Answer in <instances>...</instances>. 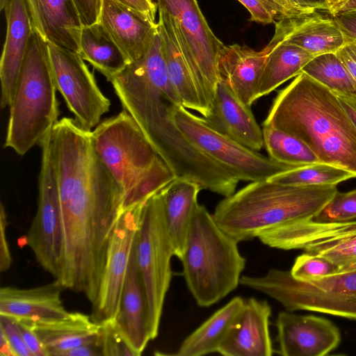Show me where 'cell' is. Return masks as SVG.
<instances>
[{
  "instance_id": "19",
  "label": "cell",
  "mask_w": 356,
  "mask_h": 356,
  "mask_svg": "<svg viewBox=\"0 0 356 356\" xmlns=\"http://www.w3.org/2000/svg\"><path fill=\"white\" fill-rule=\"evenodd\" d=\"M6 40L0 61L1 108L10 106L34 31L26 0H12L4 10Z\"/></svg>"
},
{
  "instance_id": "38",
  "label": "cell",
  "mask_w": 356,
  "mask_h": 356,
  "mask_svg": "<svg viewBox=\"0 0 356 356\" xmlns=\"http://www.w3.org/2000/svg\"><path fill=\"white\" fill-rule=\"evenodd\" d=\"M0 331L8 339L16 356H33L26 345L16 321L14 318L0 315Z\"/></svg>"
},
{
  "instance_id": "15",
  "label": "cell",
  "mask_w": 356,
  "mask_h": 356,
  "mask_svg": "<svg viewBox=\"0 0 356 356\" xmlns=\"http://www.w3.org/2000/svg\"><path fill=\"white\" fill-rule=\"evenodd\" d=\"M286 40L284 26L277 21L274 35L260 51L246 45H223L218 58L220 79L245 104L251 106L257 99L259 80L267 58L273 49Z\"/></svg>"
},
{
  "instance_id": "25",
  "label": "cell",
  "mask_w": 356,
  "mask_h": 356,
  "mask_svg": "<svg viewBox=\"0 0 356 356\" xmlns=\"http://www.w3.org/2000/svg\"><path fill=\"white\" fill-rule=\"evenodd\" d=\"M29 322L48 356H63L76 346L95 341L100 327L92 316L81 312H69L52 321Z\"/></svg>"
},
{
  "instance_id": "7",
  "label": "cell",
  "mask_w": 356,
  "mask_h": 356,
  "mask_svg": "<svg viewBox=\"0 0 356 356\" xmlns=\"http://www.w3.org/2000/svg\"><path fill=\"white\" fill-rule=\"evenodd\" d=\"M240 284L270 296L287 311L356 320V270L300 280L290 271L270 268L263 276L242 275Z\"/></svg>"
},
{
  "instance_id": "33",
  "label": "cell",
  "mask_w": 356,
  "mask_h": 356,
  "mask_svg": "<svg viewBox=\"0 0 356 356\" xmlns=\"http://www.w3.org/2000/svg\"><path fill=\"white\" fill-rule=\"evenodd\" d=\"M354 175L343 168L324 163L296 168L268 179L271 182L292 186L337 185Z\"/></svg>"
},
{
  "instance_id": "6",
  "label": "cell",
  "mask_w": 356,
  "mask_h": 356,
  "mask_svg": "<svg viewBox=\"0 0 356 356\" xmlns=\"http://www.w3.org/2000/svg\"><path fill=\"white\" fill-rule=\"evenodd\" d=\"M49 43L34 29L17 80L4 147L24 155L40 145L58 121V102Z\"/></svg>"
},
{
  "instance_id": "23",
  "label": "cell",
  "mask_w": 356,
  "mask_h": 356,
  "mask_svg": "<svg viewBox=\"0 0 356 356\" xmlns=\"http://www.w3.org/2000/svg\"><path fill=\"white\" fill-rule=\"evenodd\" d=\"M115 321L137 355H140L151 339L147 300L136 262V241Z\"/></svg>"
},
{
  "instance_id": "28",
  "label": "cell",
  "mask_w": 356,
  "mask_h": 356,
  "mask_svg": "<svg viewBox=\"0 0 356 356\" xmlns=\"http://www.w3.org/2000/svg\"><path fill=\"white\" fill-rule=\"evenodd\" d=\"M244 302L240 296L233 298L188 335L173 355L201 356L218 353Z\"/></svg>"
},
{
  "instance_id": "31",
  "label": "cell",
  "mask_w": 356,
  "mask_h": 356,
  "mask_svg": "<svg viewBox=\"0 0 356 356\" xmlns=\"http://www.w3.org/2000/svg\"><path fill=\"white\" fill-rule=\"evenodd\" d=\"M262 131L264 146L271 159L297 168L321 163L300 138L270 125L263 124Z\"/></svg>"
},
{
  "instance_id": "1",
  "label": "cell",
  "mask_w": 356,
  "mask_h": 356,
  "mask_svg": "<svg viewBox=\"0 0 356 356\" xmlns=\"http://www.w3.org/2000/svg\"><path fill=\"white\" fill-rule=\"evenodd\" d=\"M51 158L64 237V262L58 281L93 303L109 241L124 211V196L95 149L92 131L76 120L64 117L54 125Z\"/></svg>"
},
{
  "instance_id": "48",
  "label": "cell",
  "mask_w": 356,
  "mask_h": 356,
  "mask_svg": "<svg viewBox=\"0 0 356 356\" xmlns=\"http://www.w3.org/2000/svg\"><path fill=\"white\" fill-rule=\"evenodd\" d=\"M337 95L356 127V97Z\"/></svg>"
},
{
  "instance_id": "11",
  "label": "cell",
  "mask_w": 356,
  "mask_h": 356,
  "mask_svg": "<svg viewBox=\"0 0 356 356\" xmlns=\"http://www.w3.org/2000/svg\"><path fill=\"white\" fill-rule=\"evenodd\" d=\"M52 130L40 143L38 202L26 241L37 261L55 280L64 262V237L56 176L51 158Z\"/></svg>"
},
{
  "instance_id": "10",
  "label": "cell",
  "mask_w": 356,
  "mask_h": 356,
  "mask_svg": "<svg viewBox=\"0 0 356 356\" xmlns=\"http://www.w3.org/2000/svg\"><path fill=\"white\" fill-rule=\"evenodd\" d=\"M170 117L182 134L238 181L266 180L297 167L279 163L219 133L182 105L170 104Z\"/></svg>"
},
{
  "instance_id": "40",
  "label": "cell",
  "mask_w": 356,
  "mask_h": 356,
  "mask_svg": "<svg viewBox=\"0 0 356 356\" xmlns=\"http://www.w3.org/2000/svg\"><path fill=\"white\" fill-rule=\"evenodd\" d=\"M83 26L99 22L102 0H73Z\"/></svg>"
},
{
  "instance_id": "50",
  "label": "cell",
  "mask_w": 356,
  "mask_h": 356,
  "mask_svg": "<svg viewBox=\"0 0 356 356\" xmlns=\"http://www.w3.org/2000/svg\"><path fill=\"white\" fill-rule=\"evenodd\" d=\"M12 0H0V8L1 10H4L10 3H11Z\"/></svg>"
},
{
  "instance_id": "34",
  "label": "cell",
  "mask_w": 356,
  "mask_h": 356,
  "mask_svg": "<svg viewBox=\"0 0 356 356\" xmlns=\"http://www.w3.org/2000/svg\"><path fill=\"white\" fill-rule=\"evenodd\" d=\"M250 14V20L262 24L276 23L283 17L307 12L298 8L287 0H238Z\"/></svg>"
},
{
  "instance_id": "9",
  "label": "cell",
  "mask_w": 356,
  "mask_h": 356,
  "mask_svg": "<svg viewBox=\"0 0 356 356\" xmlns=\"http://www.w3.org/2000/svg\"><path fill=\"white\" fill-rule=\"evenodd\" d=\"M156 5L172 26L202 103L209 115L220 81L218 64L224 44L210 29L197 0H156Z\"/></svg>"
},
{
  "instance_id": "22",
  "label": "cell",
  "mask_w": 356,
  "mask_h": 356,
  "mask_svg": "<svg viewBox=\"0 0 356 356\" xmlns=\"http://www.w3.org/2000/svg\"><path fill=\"white\" fill-rule=\"evenodd\" d=\"M34 29L48 42L80 51L83 25L73 0H26Z\"/></svg>"
},
{
  "instance_id": "44",
  "label": "cell",
  "mask_w": 356,
  "mask_h": 356,
  "mask_svg": "<svg viewBox=\"0 0 356 356\" xmlns=\"http://www.w3.org/2000/svg\"><path fill=\"white\" fill-rule=\"evenodd\" d=\"M99 335V334H98ZM102 355L99 338L95 341L76 346L67 351L63 356H96Z\"/></svg>"
},
{
  "instance_id": "39",
  "label": "cell",
  "mask_w": 356,
  "mask_h": 356,
  "mask_svg": "<svg viewBox=\"0 0 356 356\" xmlns=\"http://www.w3.org/2000/svg\"><path fill=\"white\" fill-rule=\"evenodd\" d=\"M15 319V318H14ZM22 333L24 341L33 356H48L39 337L29 321L15 319Z\"/></svg>"
},
{
  "instance_id": "14",
  "label": "cell",
  "mask_w": 356,
  "mask_h": 356,
  "mask_svg": "<svg viewBox=\"0 0 356 356\" xmlns=\"http://www.w3.org/2000/svg\"><path fill=\"white\" fill-rule=\"evenodd\" d=\"M145 202L124 209L111 235L98 296L92 305L91 316L98 323L115 319L118 314Z\"/></svg>"
},
{
  "instance_id": "8",
  "label": "cell",
  "mask_w": 356,
  "mask_h": 356,
  "mask_svg": "<svg viewBox=\"0 0 356 356\" xmlns=\"http://www.w3.org/2000/svg\"><path fill=\"white\" fill-rule=\"evenodd\" d=\"M175 250L164 216L159 191L144 204L136 240V257L147 306L151 340L159 333L165 298L172 279L171 259Z\"/></svg>"
},
{
  "instance_id": "41",
  "label": "cell",
  "mask_w": 356,
  "mask_h": 356,
  "mask_svg": "<svg viewBox=\"0 0 356 356\" xmlns=\"http://www.w3.org/2000/svg\"><path fill=\"white\" fill-rule=\"evenodd\" d=\"M7 216L5 207L2 203L0 205V271L8 270L12 264V257L9 248L7 236Z\"/></svg>"
},
{
  "instance_id": "35",
  "label": "cell",
  "mask_w": 356,
  "mask_h": 356,
  "mask_svg": "<svg viewBox=\"0 0 356 356\" xmlns=\"http://www.w3.org/2000/svg\"><path fill=\"white\" fill-rule=\"evenodd\" d=\"M356 219V189L341 193L338 191L333 197L313 219L322 222H338Z\"/></svg>"
},
{
  "instance_id": "43",
  "label": "cell",
  "mask_w": 356,
  "mask_h": 356,
  "mask_svg": "<svg viewBox=\"0 0 356 356\" xmlns=\"http://www.w3.org/2000/svg\"><path fill=\"white\" fill-rule=\"evenodd\" d=\"M336 53L356 81V44L346 42Z\"/></svg>"
},
{
  "instance_id": "3",
  "label": "cell",
  "mask_w": 356,
  "mask_h": 356,
  "mask_svg": "<svg viewBox=\"0 0 356 356\" xmlns=\"http://www.w3.org/2000/svg\"><path fill=\"white\" fill-rule=\"evenodd\" d=\"M337 191V185L252 181L222 200L212 215L219 227L239 243L313 220Z\"/></svg>"
},
{
  "instance_id": "36",
  "label": "cell",
  "mask_w": 356,
  "mask_h": 356,
  "mask_svg": "<svg viewBox=\"0 0 356 356\" xmlns=\"http://www.w3.org/2000/svg\"><path fill=\"white\" fill-rule=\"evenodd\" d=\"M99 324L98 338L102 355L138 356L119 329L115 319Z\"/></svg>"
},
{
  "instance_id": "20",
  "label": "cell",
  "mask_w": 356,
  "mask_h": 356,
  "mask_svg": "<svg viewBox=\"0 0 356 356\" xmlns=\"http://www.w3.org/2000/svg\"><path fill=\"white\" fill-rule=\"evenodd\" d=\"M202 118L212 129L251 149L258 152L264 146L262 129L250 106L221 79L216 86L210 113Z\"/></svg>"
},
{
  "instance_id": "37",
  "label": "cell",
  "mask_w": 356,
  "mask_h": 356,
  "mask_svg": "<svg viewBox=\"0 0 356 356\" xmlns=\"http://www.w3.org/2000/svg\"><path fill=\"white\" fill-rule=\"evenodd\" d=\"M339 272L337 267L328 259L305 252L296 257L290 270L296 279L307 280Z\"/></svg>"
},
{
  "instance_id": "47",
  "label": "cell",
  "mask_w": 356,
  "mask_h": 356,
  "mask_svg": "<svg viewBox=\"0 0 356 356\" xmlns=\"http://www.w3.org/2000/svg\"><path fill=\"white\" fill-rule=\"evenodd\" d=\"M356 10V0H334L330 1L327 13L332 16L337 14Z\"/></svg>"
},
{
  "instance_id": "26",
  "label": "cell",
  "mask_w": 356,
  "mask_h": 356,
  "mask_svg": "<svg viewBox=\"0 0 356 356\" xmlns=\"http://www.w3.org/2000/svg\"><path fill=\"white\" fill-rule=\"evenodd\" d=\"M202 188L195 182L176 178L161 190L166 228L175 250L181 259L194 211L198 204L197 195Z\"/></svg>"
},
{
  "instance_id": "13",
  "label": "cell",
  "mask_w": 356,
  "mask_h": 356,
  "mask_svg": "<svg viewBox=\"0 0 356 356\" xmlns=\"http://www.w3.org/2000/svg\"><path fill=\"white\" fill-rule=\"evenodd\" d=\"M49 51L57 90L76 121L91 130L109 111L110 100L102 92L79 53L50 43Z\"/></svg>"
},
{
  "instance_id": "17",
  "label": "cell",
  "mask_w": 356,
  "mask_h": 356,
  "mask_svg": "<svg viewBox=\"0 0 356 356\" xmlns=\"http://www.w3.org/2000/svg\"><path fill=\"white\" fill-rule=\"evenodd\" d=\"M99 22L129 63L146 53L158 33L149 15L117 0H102Z\"/></svg>"
},
{
  "instance_id": "5",
  "label": "cell",
  "mask_w": 356,
  "mask_h": 356,
  "mask_svg": "<svg viewBox=\"0 0 356 356\" xmlns=\"http://www.w3.org/2000/svg\"><path fill=\"white\" fill-rule=\"evenodd\" d=\"M238 243L197 204L180 260L187 287L200 307L218 302L240 284L246 260Z\"/></svg>"
},
{
  "instance_id": "24",
  "label": "cell",
  "mask_w": 356,
  "mask_h": 356,
  "mask_svg": "<svg viewBox=\"0 0 356 356\" xmlns=\"http://www.w3.org/2000/svg\"><path fill=\"white\" fill-rule=\"evenodd\" d=\"M313 11L283 17L288 42L297 45L314 56L336 53L346 40L333 17Z\"/></svg>"
},
{
  "instance_id": "12",
  "label": "cell",
  "mask_w": 356,
  "mask_h": 356,
  "mask_svg": "<svg viewBox=\"0 0 356 356\" xmlns=\"http://www.w3.org/2000/svg\"><path fill=\"white\" fill-rule=\"evenodd\" d=\"M258 238L271 248L301 249L324 257L339 272L356 270V220L322 222L312 220L265 232Z\"/></svg>"
},
{
  "instance_id": "42",
  "label": "cell",
  "mask_w": 356,
  "mask_h": 356,
  "mask_svg": "<svg viewBox=\"0 0 356 356\" xmlns=\"http://www.w3.org/2000/svg\"><path fill=\"white\" fill-rule=\"evenodd\" d=\"M332 17L342 31L346 42L356 44V10L341 13Z\"/></svg>"
},
{
  "instance_id": "46",
  "label": "cell",
  "mask_w": 356,
  "mask_h": 356,
  "mask_svg": "<svg viewBox=\"0 0 356 356\" xmlns=\"http://www.w3.org/2000/svg\"><path fill=\"white\" fill-rule=\"evenodd\" d=\"M119 2L149 15L155 20L157 8L153 0H117Z\"/></svg>"
},
{
  "instance_id": "18",
  "label": "cell",
  "mask_w": 356,
  "mask_h": 356,
  "mask_svg": "<svg viewBox=\"0 0 356 356\" xmlns=\"http://www.w3.org/2000/svg\"><path fill=\"white\" fill-rule=\"evenodd\" d=\"M271 307L266 300H245L220 344L225 356H270L273 353L269 332Z\"/></svg>"
},
{
  "instance_id": "51",
  "label": "cell",
  "mask_w": 356,
  "mask_h": 356,
  "mask_svg": "<svg viewBox=\"0 0 356 356\" xmlns=\"http://www.w3.org/2000/svg\"><path fill=\"white\" fill-rule=\"evenodd\" d=\"M330 1H334V0H329Z\"/></svg>"
},
{
  "instance_id": "4",
  "label": "cell",
  "mask_w": 356,
  "mask_h": 356,
  "mask_svg": "<svg viewBox=\"0 0 356 356\" xmlns=\"http://www.w3.org/2000/svg\"><path fill=\"white\" fill-rule=\"evenodd\" d=\"M93 143L124 196V209L145 202L176 176L124 110L99 123Z\"/></svg>"
},
{
  "instance_id": "21",
  "label": "cell",
  "mask_w": 356,
  "mask_h": 356,
  "mask_svg": "<svg viewBox=\"0 0 356 356\" xmlns=\"http://www.w3.org/2000/svg\"><path fill=\"white\" fill-rule=\"evenodd\" d=\"M59 281L29 289H0V315L31 322L52 321L66 316Z\"/></svg>"
},
{
  "instance_id": "30",
  "label": "cell",
  "mask_w": 356,
  "mask_h": 356,
  "mask_svg": "<svg viewBox=\"0 0 356 356\" xmlns=\"http://www.w3.org/2000/svg\"><path fill=\"white\" fill-rule=\"evenodd\" d=\"M304 49L285 40L270 52L263 70L257 99L266 95L289 79L298 76L314 57Z\"/></svg>"
},
{
  "instance_id": "29",
  "label": "cell",
  "mask_w": 356,
  "mask_h": 356,
  "mask_svg": "<svg viewBox=\"0 0 356 356\" xmlns=\"http://www.w3.org/2000/svg\"><path fill=\"white\" fill-rule=\"evenodd\" d=\"M79 54L108 81L129 63L127 56L99 22L83 27Z\"/></svg>"
},
{
  "instance_id": "27",
  "label": "cell",
  "mask_w": 356,
  "mask_h": 356,
  "mask_svg": "<svg viewBox=\"0 0 356 356\" xmlns=\"http://www.w3.org/2000/svg\"><path fill=\"white\" fill-rule=\"evenodd\" d=\"M158 31L169 79L183 106L206 118L209 113L204 107L190 69L179 47L172 26L165 15L159 11Z\"/></svg>"
},
{
  "instance_id": "49",
  "label": "cell",
  "mask_w": 356,
  "mask_h": 356,
  "mask_svg": "<svg viewBox=\"0 0 356 356\" xmlns=\"http://www.w3.org/2000/svg\"><path fill=\"white\" fill-rule=\"evenodd\" d=\"M0 355L16 356L8 339L1 331H0Z\"/></svg>"
},
{
  "instance_id": "32",
  "label": "cell",
  "mask_w": 356,
  "mask_h": 356,
  "mask_svg": "<svg viewBox=\"0 0 356 356\" xmlns=\"http://www.w3.org/2000/svg\"><path fill=\"white\" fill-rule=\"evenodd\" d=\"M302 72L337 95L356 97V81L337 53L314 56Z\"/></svg>"
},
{
  "instance_id": "16",
  "label": "cell",
  "mask_w": 356,
  "mask_h": 356,
  "mask_svg": "<svg viewBox=\"0 0 356 356\" xmlns=\"http://www.w3.org/2000/svg\"><path fill=\"white\" fill-rule=\"evenodd\" d=\"M278 353L282 356H324L339 346L341 334L330 320L280 312L276 320Z\"/></svg>"
},
{
  "instance_id": "2",
  "label": "cell",
  "mask_w": 356,
  "mask_h": 356,
  "mask_svg": "<svg viewBox=\"0 0 356 356\" xmlns=\"http://www.w3.org/2000/svg\"><path fill=\"white\" fill-rule=\"evenodd\" d=\"M263 124L300 138L321 163L356 177V127L338 96L305 73L277 92Z\"/></svg>"
},
{
  "instance_id": "45",
  "label": "cell",
  "mask_w": 356,
  "mask_h": 356,
  "mask_svg": "<svg viewBox=\"0 0 356 356\" xmlns=\"http://www.w3.org/2000/svg\"><path fill=\"white\" fill-rule=\"evenodd\" d=\"M295 7L307 12L316 10H322L327 12L330 1L329 0H287Z\"/></svg>"
}]
</instances>
